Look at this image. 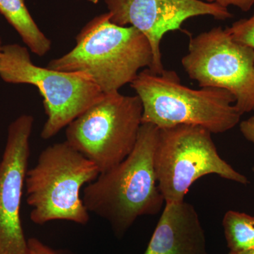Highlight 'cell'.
Returning <instances> with one entry per match:
<instances>
[{
	"instance_id": "15",
	"label": "cell",
	"mask_w": 254,
	"mask_h": 254,
	"mask_svg": "<svg viewBox=\"0 0 254 254\" xmlns=\"http://www.w3.org/2000/svg\"><path fill=\"white\" fill-rule=\"evenodd\" d=\"M205 1L217 4L227 9L230 6H236L245 12L250 11L254 5V0H205Z\"/></svg>"
},
{
	"instance_id": "18",
	"label": "cell",
	"mask_w": 254,
	"mask_h": 254,
	"mask_svg": "<svg viewBox=\"0 0 254 254\" xmlns=\"http://www.w3.org/2000/svg\"><path fill=\"white\" fill-rule=\"evenodd\" d=\"M229 254H254V249L253 250L245 251V252H236V253L229 252Z\"/></svg>"
},
{
	"instance_id": "3",
	"label": "cell",
	"mask_w": 254,
	"mask_h": 254,
	"mask_svg": "<svg viewBox=\"0 0 254 254\" xmlns=\"http://www.w3.org/2000/svg\"><path fill=\"white\" fill-rule=\"evenodd\" d=\"M131 86L143 106L142 124L159 128L195 125L212 133H224L236 127L242 117L230 92L210 87L192 89L173 70L155 73L145 68Z\"/></svg>"
},
{
	"instance_id": "6",
	"label": "cell",
	"mask_w": 254,
	"mask_h": 254,
	"mask_svg": "<svg viewBox=\"0 0 254 254\" xmlns=\"http://www.w3.org/2000/svg\"><path fill=\"white\" fill-rule=\"evenodd\" d=\"M142 114L138 95L105 94L66 127V141L94 163L100 174L104 173L134 148Z\"/></svg>"
},
{
	"instance_id": "8",
	"label": "cell",
	"mask_w": 254,
	"mask_h": 254,
	"mask_svg": "<svg viewBox=\"0 0 254 254\" xmlns=\"http://www.w3.org/2000/svg\"><path fill=\"white\" fill-rule=\"evenodd\" d=\"M182 64L200 88L230 92L241 115L254 111V49L235 41L227 28L190 37Z\"/></svg>"
},
{
	"instance_id": "9",
	"label": "cell",
	"mask_w": 254,
	"mask_h": 254,
	"mask_svg": "<svg viewBox=\"0 0 254 254\" xmlns=\"http://www.w3.org/2000/svg\"><path fill=\"white\" fill-rule=\"evenodd\" d=\"M110 20L122 26H133L149 41L152 72L164 71L160 43L170 31L182 30L185 21L199 16H211L220 21L232 18L227 8L202 0H104Z\"/></svg>"
},
{
	"instance_id": "13",
	"label": "cell",
	"mask_w": 254,
	"mask_h": 254,
	"mask_svg": "<svg viewBox=\"0 0 254 254\" xmlns=\"http://www.w3.org/2000/svg\"><path fill=\"white\" fill-rule=\"evenodd\" d=\"M222 225L230 252L254 249V216L229 210L224 215Z\"/></svg>"
},
{
	"instance_id": "14",
	"label": "cell",
	"mask_w": 254,
	"mask_h": 254,
	"mask_svg": "<svg viewBox=\"0 0 254 254\" xmlns=\"http://www.w3.org/2000/svg\"><path fill=\"white\" fill-rule=\"evenodd\" d=\"M233 39L254 49V11L249 18H242L227 27Z\"/></svg>"
},
{
	"instance_id": "11",
	"label": "cell",
	"mask_w": 254,
	"mask_h": 254,
	"mask_svg": "<svg viewBox=\"0 0 254 254\" xmlns=\"http://www.w3.org/2000/svg\"><path fill=\"white\" fill-rule=\"evenodd\" d=\"M143 254H208L206 238L193 205L165 203Z\"/></svg>"
},
{
	"instance_id": "16",
	"label": "cell",
	"mask_w": 254,
	"mask_h": 254,
	"mask_svg": "<svg viewBox=\"0 0 254 254\" xmlns=\"http://www.w3.org/2000/svg\"><path fill=\"white\" fill-rule=\"evenodd\" d=\"M29 254H64L60 251L55 250L36 238L28 240Z\"/></svg>"
},
{
	"instance_id": "12",
	"label": "cell",
	"mask_w": 254,
	"mask_h": 254,
	"mask_svg": "<svg viewBox=\"0 0 254 254\" xmlns=\"http://www.w3.org/2000/svg\"><path fill=\"white\" fill-rule=\"evenodd\" d=\"M0 13L18 32L33 53L43 57L51 49V41L37 26L24 0H0Z\"/></svg>"
},
{
	"instance_id": "10",
	"label": "cell",
	"mask_w": 254,
	"mask_h": 254,
	"mask_svg": "<svg viewBox=\"0 0 254 254\" xmlns=\"http://www.w3.org/2000/svg\"><path fill=\"white\" fill-rule=\"evenodd\" d=\"M34 118L23 115L8 128L0 162V254H29L21 223V206Z\"/></svg>"
},
{
	"instance_id": "7",
	"label": "cell",
	"mask_w": 254,
	"mask_h": 254,
	"mask_svg": "<svg viewBox=\"0 0 254 254\" xmlns=\"http://www.w3.org/2000/svg\"><path fill=\"white\" fill-rule=\"evenodd\" d=\"M0 77L10 83H26L38 88L48 119L41 131L49 139L104 97L86 75L37 66L27 48L18 44L2 47Z\"/></svg>"
},
{
	"instance_id": "21",
	"label": "cell",
	"mask_w": 254,
	"mask_h": 254,
	"mask_svg": "<svg viewBox=\"0 0 254 254\" xmlns=\"http://www.w3.org/2000/svg\"><path fill=\"white\" fill-rule=\"evenodd\" d=\"M253 172H254V168H253Z\"/></svg>"
},
{
	"instance_id": "1",
	"label": "cell",
	"mask_w": 254,
	"mask_h": 254,
	"mask_svg": "<svg viewBox=\"0 0 254 254\" xmlns=\"http://www.w3.org/2000/svg\"><path fill=\"white\" fill-rule=\"evenodd\" d=\"M159 128L142 124L134 148L121 163L87 185L82 200L88 211L109 222L123 237L141 216L155 215L165 200L159 190L154 158Z\"/></svg>"
},
{
	"instance_id": "17",
	"label": "cell",
	"mask_w": 254,
	"mask_h": 254,
	"mask_svg": "<svg viewBox=\"0 0 254 254\" xmlns=\"http://www.w3.org/2000/svg\"><path fill=\"white\" fill-rule=\"evenodd\" d=\"M240 128L246 139L254 143V116L242 122Z\"/></svg>"
},
{
	"instance_id": "2",
	"label": "cell",
	"mask_w": 254,
	"mask_h": 254,
	"mask_svg": "<svg viewBox=\"0 0 254 254\" xmlns=\"http://www.w3.org/2000/svg\"><path fill=\"white\" fill-rule=\"evenodd\" d=\"M76 42L71 51L51 60L47 67L86 75L104 94L131 84L141 68L151 65L146 37L133 26L112 22L108 11L87 23Z\"/></svg>"
},
{
	"instance_id": "19",
	"label": "cell",
	"mask_w": 254,
	"mask_h": 254,
	"mask_svg": "<svg viewBox=\"0 0 254 254\" xmlns=\"http://www.w3.org/2000/svg\"><path fill=\"white\" fill-rule=\"evenodd\" d=\"M87 1H89V2L93 3V4H98L99 0H86Z\"/></svg>"
},
{
	"instance_id": "4",
	"label": "cell",
	"mask_w": 254,
	"mask_h": 254,
	"mask_svg": "<svg viewBox=\"0 0 254 254\" xmlns=\"http://www.w3.org/2000/svg\"><path fill=\"white\" fill-rule=\"evenodd\" d=\"M99 175L96 165L67 142L47 147L36 165L28 170L25 180L31 221L44 225L66 220L86 225L90 213L82 200L81 190Z\"/></svg>"
},
{
	"instance_id": "20",
	"label": "cell",
	"mask_w": 254,
	"mask_h": 254,
	"mask_svg": "<svg viewBox=\"0 0 254 254\" xmlns=\"http://www.w3.org/2000/svg\"><path fill=\"white\" fill-rule=\"evenodd\" d=\"M2 46H1V38H0V55H1V50H2Z\"/></svg>"
},
{
	"instance_id": "5",
	"label": "cell",
	"mask_w": 254,
	"mask_h": 254,
	"mask_svg": "<svg viewBox=\"0 0 254 254\" xmlns=\"http://www.w3.org/2000/svg\"><path fill=\"white\" fill-rule=\"evenodd\" d=\"M211 133L195 125L159 128L155 171L165 203L184 201L190 186L205 175L213 174L242 185L250 183L220 156Z\"/></svg>"
}]
</instances>
